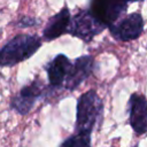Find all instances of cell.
I'll list each match as a JSON object with an SVG mask.
<instances>
[{"label":"cell","mask_w":147,"mask_h":147,"mask_svg":"<svg viewBox=\"0 0 147 147\" xmlns=\"http://www.w3.org/2000/svg\"><path fill=\"white\" fill-rule=\"evenodd\" d=\"M41 46L37 34H17L8 40L0 51L1 67H13L31 57Z\"/></svg>","instance_id":"obj_1"},{"label":"cell","mask_w":147,"mask_h":147,"mask_svg":"<svg viewBox=\"0 0 147 147\" xmlns=\"http://www.w3.org/2000/svg\"><path fill=\"white\" fill-rule=\"evenodd\" d=\"M102 113V100L94 90H90L82 94L77 102L75 132L92 133V130L101 119Z\"/></svg>","instance_id":"obj_2"},{"label":"cell","mask_w":147,"mask_h":147,"mask_svg":"<svg viewBox=\"0 0 147 147\" xmlns=\"http://www.w3.org/2000/svg\"><path fill=\"white\" fill-rule=\"evenodd\" d=\"M106 28L107 26L100 22L90 9H82L71 17L68 33L87 44Z\"/></svg>","instance_id":"obj_3"},{"label":"cell","mask_w":147,"mask_h":147,"mask_svg":"<svg viewBox=\"0 0 147 147\" xmlns=\"http://www.w3.org/2000/svg\"><path fill=\"white\" fill-rule=\"evenodd\" d=\"M138 1L141 2L144 0H91L88 9L100 22L109 28L126 13L129 3Z\"/></svg>","instance_id":"obj_4"},{"label":"cell","mask_w":147,"mask_h":147,"mask_svg":"<svg viewBox=\"0 0 147 147\" xmlns=\"http://www.w3.org/2000/svg\"><path fill=\"white\" fill-rule=\"evenodd\" d=\"M45 84L39 78H36L28 85L23 86L18 91V93H16L11 98L10 108L20 115H28L34 107L36 102L39 99H41L45 95Z\"/></svg>","instance_id":"obj_5"},{"label":"cell","mask_w":147,"mask_h":147,"mask_svg":"<svg viewBox=\"0 0 147 147\" xmlns=\"http://www.w3.org/2000/svg\"><path fill=\"white\" fill-rule=\"evenodd\" d=\"M111 37L118 41H132L138 39L144 31V18L139 11H134L115 24L110 25Z\"/></svg>","instance_id":"obj_6"},{"label":"cell","mask_w":147,"mask_h":147,"mask_svg":"<svg viewBox=\"0 0 147 147\" xmlns=\"http://www.w3.org/2000/svg\"><path fill=\"white\" fill-rule=\"evenodd\" d=\"M129 123L137 136L147 132V99L144 94L133 93L127 101Z\"/></svg>","instance_id":"obj_7"},{"label":"cell","mask_w":147,"mask_h":147,"mask_svg":"<svg viewBox=\"0 0 147 147\" xmlns=\"http://www.w3.org/2000/svg\"><path fill=\"white\" fill-rule=\"evenodd\" d=\"M94 70V59L91 55H83L75 60L70 72L65 79L64 88L74 91L85 82Z\"/></svg>","instance_id":"obj_8"},{"label":"cell","mask_w":147,"mask_h":147,"mask_svg":"<svg viewBox=\"0 0 147 147\" xmlns=\"http://www.w3.org/2000/svg\"><path fill=\"white\" fill-rule=\"evenodd\" d=\"M72 63L64 54L55 55L46 65L45 70L47 72L49 86L52 88L62 87L65 83V79L70 72Z\"/></svg>","instance_id":"obj_9"},{"label":"cell","mask_w":147,"mask_h":147,"mask_svg":"<svg viewBox=\"0 0 147 147\" xmlns=\"http://www.w3.org/2000/svg\"><path fill=\"white\" fill-rule=\"evenodd\" d=\"M71 23L70 10L67 6H64L57 14L52 16L42 31V37L46 41H52L64 33H68L69 26Z\"/></svg>","instance_id":"obj_10"},{"label":"cell","mask_w":147,"mask_h":147,"mask_svg":"<svg viewBox=\"0 0 147 147\" xmlns=\"http://www.w3.org/2000/svg\"><path fill=\"white\" fill-rule=\"evenodd\" d=\"M60 147H91V133L75 132L64 139Z\"/></svg>","instance_id":"obj_11"},{"label":"cell","mask_w":147,"mask_h":147,"mask_svg":"<svg viewBox=\"0 0 147 147\" xmlns=\"http://www.w3.org/2000/svg\"><path fill=\"white\" fill-rule=\"evenodd\" d=\"M38 24H40V20L36 18V17H31V16H23L16 22V25L21 29L32 28V26H36Z\"/></svg>","instance_id":"obj_12"}]
</instances>
